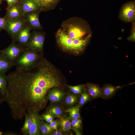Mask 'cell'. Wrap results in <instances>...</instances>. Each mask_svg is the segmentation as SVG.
I'll return each mask as SVG.
<instances>
[{
    "label": "cell",
    "mask_w": 135,
    "mask_h": 135,
    "mask_svg": "<svg viewBox=\"0 0 135 135\" xmlns=\"http://www.w3.org/2000/svg\"><path fill=\"white\" fill-rule=\"evenodd\" d=\"M40 68L39 63L26 69L16 67L6 76V91L2 100L8 104L15 120H22L26 112H38L46 102L48 90L40 82Z\"/></svg>",
    "instance_id": "obj_1"
},
{
    "label": "cell",
    "mask_w": 135,
    "mask_h": 135,
    "mask_svg": "<svg viewBox=\"0 0 135 135\" xmlns=\"http://www.w3.org/2000/svg\"><path fill=\"white\" fill-rule=\"evenodd\" d=\"M40 55L25 48L23 52L14 62V66L22 69L30 68L36 65Z\"/></svg>",
    "instance_id": "obj_2"
},
{
    "label": "cell",
    "mask_w": 135,
    "mask_h": 135,
    "mask_svg": "<svg viewBox=\"0 0 135 135\" xmlns=\"http://www.w3.org/2000/svg\"><path fill=\"white\" fill-rule=\"evenodd\" d=\"M26 23L24 16L18 19L8 20L4 30L9 34L13 41L15 42L17 35Z\"/></svg>",
    "instance_id": "obj_3"
},
{
    "label": "cell",
    "mask_w": 135,
    "mask_h": 135,
    "mask_svg": "<svg viewBox=\"0 0 135 135\" xmlns=\"http://www.w3.org/2000/svg\"><path fill=\"white\" fill-rule=\"evenodd\" d=\"M25 49V48L16 43L15 42L13 41L6 48L0 50V53L4 56L14 64V62L23 52Z\"/></svg>",
    "instance_id": "obj_4"
},
{
    "label": "cell",
    "mask_w": 135,
    "mask_h": 135,
    "mask_svg": "<svg viewBox=\"0 0 135 135\" xmlns=\"http://www.w3.org/2000/svg\"><path fill=\"white\" fill-rule=\"evenodd\" d=\"M119 16L122 20L126 22L135 21V1H130L124 4L119 12Z\"/></svg>",
    "instance_id": "obj_5"
},
{
    "label": "cell",
    "mask_w": 135,
    "mask_h": 135,
    "mask_svg": "<svg viewBox=\"0 0 135 135\" xmlns=\"http://www.w3.org/2000/svg\"><path fill=\"white\" fill-rule=\"evenodd\" d=\"M44 40L42 34L34 32L31 34L26 48L37 53L40 52L43 49Z\"/></svg>",
    "instance_id": "obj_6"
},
{
    "label": "cell",
    "mask_w": 135,
    "mask_h": 135,
    "mask_svg": "<svg viewBox=\"0 0 135 135\" xmlns=\"http://www.w3.org/2000/svg\"><path fill=\"white\" fill-rule=\"evenodd\" d=\"M66 32V34L72 39H82L87 36H85L86 35L90 34H88V33L86 29L78 26H70Z\"/></svg>",
    "instance_id": "obj_7"
},
{
    "label": "cell",
    "mask_w": 135,
    "mask_h": 135,
    "mask_svg": "<svg viewBox=\"0 0 135 135\" xmlns=\"http://www.w3.org/2000/svg\"><path fill=\"white\" fill-rule=\"evenodd\" d=\"M31 28L28 25H26L22 28L17 35L15 41L21 46L26 48L30 38L31 34Z\"/></svg>",
    "instance_id": "obj_8"
},
{
    "label": "cell",
    "mask_w": 135,
    "mask_h": 135,
    "mask_svg": "<svg viewBox=\"0 0 135 135\" xmlns=\"http://www.w3.org/2000/svg\"><path fill=\"white\" fill-rule=\"evenodd\" d=\"M6 10L5 17L7 20L18 19L24 16L20 2L13 5L9 8H7Z\"/></svg>",
    "instance_id": "obj_9"
},
{
    "label": "cell",
    "mask_w": 135,
    "mask_h": 135,
    "mask_svg": "<svg viewBox=\"0 0 135 135\" xmlns=\"http://www.w3.org/2000/svg\"><path fill=\"white\" fill-rule=\"evenodd\" d=\"M58 41L60 46L66 50H73V39L64 31L60 29L57 34Z\"/></svg>",
    "instance_id": "obj_10"
},
{
    "label": "cell",
    "mask_w": 135,
    "mask_h": 135,
    "mask_svg": "<svg viewBox=\"0 0 135 135\" xmlns=\"http://www.w3.org/2000/svg\"><path fill=\"white\" fill-rule=\"evenodd\" d=\"M39 12H30L25 14L26 23L31 28L40 29L42 28L39 19Z\"/></svg>",
    "instance_id": "obj_11"
},
{
    "label": "cell",
    "mask_w": 135,
    "mask_h": 135,
    "mask_svg": "<svg viewBox=\"0 0 135 135\" xmlns=\"http://www.w3.org/2000/svg\"><path fill=\"white\" fill-rule=\"evenodd\" d=\"M20 3L22 10L25 14L32 12L38 11L40 8L33 0H23Z\"/></svg>",
    "instance_id": "obj_12"
},
{
    "label": "cell",
    "mask_w": 135,
    "mask_h": 135,
    "mask_svg": "<svg viewBox=\"0 0 135 135\" xmlns=\"http://www.w3.org/2000/svg\"><path fill=\"white\" fill-rule=\"evenodd\" d=\"M41 118L38 112L35 114L33 122L28 130L26 135H38L40 134V126Z\"/></svg>",
    "instance_id": "obj_13"
},
{
    "label": "cell",
    "mask_w": 135,
    "mask_h": 135,
    "mask_svg": "<svg viewBox=\"0 0 135 135\" xmlns=\"http://www.w3.org/2000/svg\"><path fill=\"white\" fill-rule=\"evenodd\" d=\"M36 112H29L24 114L25 121L21 129V132L24 135H26L28 131L33 122L34 116Z\"/></svg>",
    "instance_id": "obj_14"
},
{
    "label": "cell",
    "mask_w": 135,
    "mask_h": 135,
    "mask_svg": "<svg viewBox=\"0 0 135 135\" xmlns=\"http://www.w3.org/2000/svg\"><path fill=\"white\" fill-rule=\"evenodd\" d=\"M64 95L61 90L58 89H53L49 91L46 100H48L52 102H58L62 100Z\"/></svg>",
    "instance_id": "obj_15"
},
{
    "label": "cell",
    "mask_w": 135,
    "mask_h": 135,
    "mask_svg": "<svg viewBox=\"0 0 135 135\" xmlns=\"http://www.w3.org/2000/svg\"><path fill=\"white\" fill-rule=\"evenodd\" d=\"M90 34L82 39H73V50L78 52L82 50L87 44L91 37Z\"/></svg>",
    "instance_id": "obj_16"
},
{
    "label": "cell",
    "mask_w": 135,
    "mask_h": 135,
    "mask_svg": "<svg viewBox=\"0 0 135 135\" xmlns=\"http://www.w3.org/2000/svg\"><path fill=\"white\" fill-rule=\"evenodd\" d=\"M37 4L40 10H46L53 8L61 0H33Z\"/></svg>",
    "instance_id": "obj_17"
},
{
    "label": "cell",
    "mask_w": 135,
    "mask_h": 135,
    "mask_svg": "<svg viewBox=\"0 0 135 135\" xmlns=\"http://www.w3.org/2000/svg\"><path fill=\"white\" fill-rule=\"evenodd\" d=\"M14 66V63L0 53V74H5L7 71Z\"/></svg>",
    "instance_id": "obj_18"
},
{
    "label": "cell",
    "mask_w": 135,
    "mask_h": 135,
    "mask_svg": "<svg viewBox=\"0 0 135 135\" xmlns=\"http://www.w3.org/2000/svg\"><path fill=\"white\" fill-rule=\"evenodd\" d=\"M121 88L120 86H114L110 84L106 85L102 89V96L104 98H110Z\"/></svg>",
    "instance_id": "obj_19"
},
{
    "label": "cell",
    "mask_w": 135,
    "mask_h": 135,
    "mask_svg": "<svg viewBox=\"0 0 135 135\" xmlns=\"http://www.w3.org/2000/svg\"><path fill=\"white\" fill-rule=\"evenodd\" d=\"M87 90L89 95L93 98L102 96V89L98 85L90 84L88 86Z\"/></svg>",
    "instance_id": "obj_20"
},
{
    "label": "cell",
    "mask_w": 135,
    "mask_h": 135,
    "mask_svg": "<svg viewBox=\"0 0 135 135\" xmlns=\"http://www.w3.org/2000/svg\"><path fill=\"white\" fill-rule=\"evenodd\" d=\"M69 118L62 117L60 118L59 122L62 130L66 132H68L71 129V124Z\"/></svg>",
    "instance_id": "obj_21"
},
{
    "label": "cell",
    "mask_w": 135,
    "mask_h": 135,
    "mask_svg": "<svg viewBox=\"0 0 135 135\" xmlns=\"http://www.w3.org/2000/svg\"><path fill=\"white\" fill-rule=\"evenodd\" d=\"M7 79L5 74H0V93L1 98L6 95V91Z\"/></svg>",
    "instance_id": "obj_22"
},
{
    "label": "cell",
    "mask_w": 135,
    "mask_h": 135,
    "mask_svg": "<svg viewBox=\"0 0 135 135\" xmlns=\"http://www.w3.org/2000/svg\"><path fill=\"white\" fill-rule=\"evenodd\" d=\"M40 134L46 135L51 134L53 130L50 127L49 124L43 121H41L40 126Z\"/></svg>",
    "instance_id": "obj_23"
},
{
    "label": "cell",
    "mask_w": 135,
    "mask_h": 135,
    "mask_svg": "<svg viewBox=\"0 0 135 135\" xmlns=\"http://www.w3.org/2000/svg\"><path fill=\"white\" fill-rule=\"evenodd\" d=\"M79 107L80 106L78 105L66 110V112H68L70 118L72 120L80 118Z\"/></svg>",
    "instance_id": "obj_24"
},
{
    "label": "cell",
    "mask_w": 135,
    "mask_h": 135,
    "mask_svg": "<svg viewBox=\"0 0 135 135\" xmlns=\"http://www.w3.org/2000/svg\"><path fill=\"white\" fill-rule=\"evenodd\" d=\"M49 113L52 115L59 116L62 113V109L59 107L54 106L52 107L49 110Z\"/></svg>",
    "instance_id": "obj_25"
},
{
    "label": "cell",
    "mask_w": 135,
    "mask_h": 135,
    "mask_svg": "<svg viewBox=\"0 0 135 135\" xmlns=\"http://www.w3.org/2000/svg\"><path fill=\"white\" fill-rule=\"evenodd\" d=\"M90 99V95L88 94L84 91L80 97V105L82 106L87 102Z\"/></svg>",
    "instance_id": "obj_26"
},
{
    "label": "cell",
    "mask_w": 135,
    "mask_h": 135,
    "mask_svg": "<svg viewBox=\"0 0 135 135\" xmlns=\"http://www.w3.org/2000/svg\"><path fill=\"white\" fill-rule=\"evenodd\" d=\"M77 100V97L76 96L70 94L66 97L65 100V102L67 104L72 105L75 103Z\"/></svg>",
    "instance_id": "obj_27"
},
{
    "label": "cell",
    "mask_w": 135,
    "mask_h": 135,
    "mask_svg": "<svg viewBox=\"0 0 135 135\" xmlns=\"http://www.w3.org/2000/svg\"><path fill=\"white\" fill-rule=\"evenodd\" d=\"M68 87L72 92L76 94H81L83 89V86L82 85L74 86H69Z\"/></svg>",
    "instance_id": "obj_28"
},
{
    "label": "cell",
    "mask_w": 135,
    "mask_h": 135,
    "mask_svg": "<svg viewBox=\"0 0 135 135\" xmlns=\"http://www.w3.org/2000/svg\"><path fill=\"white\" fill-rule=\"evenodd\" d=\"M71 126L74 128H80L81 127L82 122L79 118L71 120Z\"/></svg>",
    "instance_id": "obj_29"
},
{
    "label": "cell",
    "mask_w": 135,
    "mask_h": 135,
    "mask_svg": "<svg viewBox=\"0 0 135 135\" xmlns=\"http://www.w3.org/2000/svg\"><path fill=\"white\" fill-rule=\"evenodd\" d=\"M132 29L130 35L128 37L127 40L129 41L134 42L135 41V22H132Z\"/></svg>",
    "instance_id": "obj_30"
},
{
    "label": "cell",
    "mask_w": 135,
    "mask_h": 135,
    "mask_svg": "<svg viewBox=\"0 0 135 135\" xmlns=\"http://www.w3.org/2000/svg\"><path fill=\"white\" fill-rule=\"evenodd\" d=\"M42 117L43 119L48 122L50 123L53 120L52 115L49 113L42 114Z\"/></svg>",
    "instance_id": "obj_31"
},
{
    "label": "cell",
    "mask_w": 135,
    "mask_h": 135,
    "mask_svg": "<svg viewBox=\"0 0 135 135\" xmlns=\"http://www.w3.org/2000/svg\"><path fill=\"white\" fill-rule=\"evenodd\" d=\"M7 20L5 17H0V31L2 29H4Z\"/></svg>",
    "instance_id": "obj_32"
},
{
    "label": "cell",
    "mask_w": 135,
    "mask_h": 135,
    "mask_svg": "<svg viewBox=\"0 0 135 135\" xmlns=\"http://www.w3.org/2000/svg\"><path fill=\"white\" fill-rule=\"evenodd\" d=\"M49 125L53 130H56L59 125V122L56 120H52L50 123Z\"/></svg>",
    "instance_id": "obj_33"
},
{
    "label": "cell",
    "mask_w": 135,
    "mask_h": 135,
    "mask_svg": "<svg viewBox=\"0 0 135 135\" xmlns=\"http://www.w3.org/2000/svg\"><path fill=\"white\" fill-rule=\"evenodd\" d=\"M7 2L8 7L7 8H9L13 5L20 2L17 0H5Z\"/></svg>",
    "instance_id": "obj_34"
},
{
    "label": "cell",
    "mask_w": 135,
    "mask_h": 135,
    "mask_svg": "<svg viewBox=\"0 0 135 135\" xmlns=\"http://www.w3.org/2000/svg\"><path fill=\"white\" fill-rule=\"evenodd\" d=\"M55 130L52 132L51 134L52 135H63V134L62 132L58 130Z\"/></svg>",
    "instance_id": "obj_35"
},
{
    "label": "cell",
    "mask_w": 135,
    "mask_h": 135,
    "mask_svg": "<svg viewBox=\"0 0 135 135\" xmlns=\"http://www.w3.org/2000/svg\"><path fill=\"white\" fill-rule=\"evenodd\" d=\"M75 132H76V133L78 135H80V132L78 130L77 128H74Z\"/></svg>",
    "instance_id": "obj_36"
},
{
    "label": "cell",
    "mask_w": 135,
    "mask_h": 135,
    "mask_svg": "<svg viewBox=\"0 0 135 135\" xmlns=\"http://www.w3.org/2000/svg\"><path fill=\"white\" fill-rule=\"evenodd\" d=\"M3 102L2 99L1 98H0V104H1L2 102Z\"/></svg>",
    "instance_id": "obj_37"
},
{
    "label": "cell",
    "mask_w": 135,
    "mask_h": 135,
    "mask_svg": "<svg viewBox=\"0 0 135 135\" xmlns=\"http://www.w3.org/2000/svg\"><path fill=\"white\" fill-rule=\"evenodd\" d=\"M19 2H20L23 0H17Z\"/></svg>",
    "instance_id": "obj_38"
},
{
    "label": "cell",
    "mask_w": 135,
    "mask_h": 135,
    "mask_svg": "<svg viewBox=\"0 0 135 135\" xmlns=\"http://www.w3.org/2000/svg\"><path fill=\"white\" fill-rule=\"evenodd\" d=\"M2 0H0V4H1V3Z\"/></svg>",
    "instance_id": "obj_39"
},
{
    "label": "cell",
    "mask_w": 135,
    "mask_h": 135,
    "mask_svg": "<svg viewBox=\"0 0 135 135\" xmlns=\"http://www.w3.org/2000/svg\"></svg>",
    "instance_id": "obj_40"
}]
</instances>
